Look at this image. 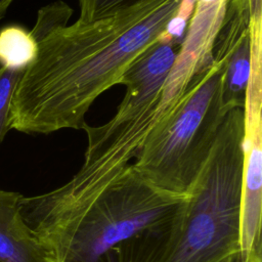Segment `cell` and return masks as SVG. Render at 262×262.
I'll use <instances>...</instances> for the list:
<instances>
[{
	"label": "cell",
	"mask_w": 262,
	"mask_h": 262,
	"mask_svg": "<svg viewBox=\"0 0 262 262\" xmlns=\"http://www.w3.org/2000/svg\"><path fill=\"white\" fill-rule=\"evenodd\" d=\"M180 3L142 0L107 17L61 24L34 36L37 55L16 85L9 129L29 134L81 129L94 100L164 38Z\"/></svg>",
	"instance_id": "6da1fadb"
},
{
	"label": "cell",
	"mask_w": 262,
	"mask_h": 262,
	"mask_svg": "<svg viewBox=\"0 0 262 262\" xmlns=\"http://www.w3.org/2000/svg\"><path fill=\"white\" fill-rule=\"evenodd\" d=\"M189 196L156 188L132 167L87 189L62 185L24 196L19 213L46 262H113V251L132 236L170 222Z\"/></svg>",
	"instance_id": "7a4b0ae2"
},
{
	"label": "cell",
	"mask_w": 262,
	"mask_h": 262,
	"mask_svg": "<svg viewBox=\"0 0 262 262\" xmlns=\"http://www.w3.org/2000/svg\"><path fill=\"white\" fill-rule=\"evenodd\" d=\"M243 107L225 115L183 210L124 241L114 262H222L239 254Z\"/></svg>",
	"instance_id": "3957f363"
},
{
	"label": "cell",
	"mask_w": 262,
	"mask_h": 262,
	"mask_svg": "<svg viewBox=\"0 0 262 262\" xmlns=\"http://www.w3.org/2000/svg\"><path fill=\"white\" fill-rule=\"evenodd\" d=\"M222 92L223 64L213 60L196 77L178 110L142 143L132 167L146 182L189 196L229 111Z\"/></svg>",
	"instance_id": "277c9868"
},
{
	"label": "cell",
	"mask_w": 262,
	"mask_h": 262,
	"mask_svg": "<svg viewBox=\"0 0 262 262\" xmlns=\"http://www.w3.org/2000/svg\"><path fill=\"white\" fill-rule=\"evenodd\" d=\"M180 44L164 38L147 49L120 80L126 93L116 115L100 126L83 123L81 129L87 135L83 168L121 172L133 163L151 131L152 115Z\"/></svg>",
	"instance_id": "5b68a950"
},
{
	"label": "cell",
	"mask_w": 262,
	"mask_h": 262,
	"mask_svg": "<svg viewBox=\"0 0 262 262\" xmlns=\"http://www.w3.org/2000/svg\"><path fill=\"white\" fill-rule=\"evenodd\" d=\"M223 19L224 13L217 6L195 5L179 51L164 81L152 115L151 131L178 110L196 77L212 63L214 44Z\"/></svg>",
	"instance_id": "8992f818"
},
{
	"label": "cell",
	"mask_w": 262,
	"mask_h": 262,
	"mask_svg": "<svg viewBox=\"0 0 262 262\" xmlns=\"http://www.w3.org/2000/svg\"><path fill=\"white\" fill-rule=\"evenodd\" d=\"M262 118L244 119L237 262H262Z\"/></svg>",
	"instance_id": "52a82bcc"
},
{
	"label": "cell",
	"mask_w": 262,
	"mask_h": 262,
	"mask_svg": "<svg viewBox=\"0 0 262 262\" xmlns=\"http://www.w3.org/2000/svg\"><path fill=\"white\" fill-rule=\"evenodd\" d=\"M213 60L223 64V104L228 110L243 107L250 74V27L232 26L220 32Z\"/></svg>",
	"instance_id": "ba28073f"
},
{
	"label": "cell",
	"mask_w": 262,
	"mask_h": 262,
	"mask_svg": "<svg viewBox=\"0 0 262 262\" xmlns=\"http://www.w3.org/2000/svg\"><path fill=\"white\" fill-rule=\"evenodd\" d=\"M21 194L0 188V262H46L19 213Z\"/></svg>",
	"instance_id": "9c48e42d"
},
{
	"label": "cell",
	"mask_w": 262,
	"mask_h": 262,
	"mask_svg": "<svg viewBox=\"0 0 262 262\" xmlns=\"http://www.w3.org/2000/svg\"><path fill=\"white\" fill-rule=\"evenodd\" d=\"M37 41L30 31L19 25L0 29V66L26 70L35 59Z\"/></svg>",
	"instance_id": "30bf717a"
},
{
	"label": "cell",
	"mask_w": 262,
	"mask_h": 262,
	"mask_svg": "<svg viewBox=\"0 0 262 262\" xmlns=\"http://www.w3.org/2000/svg\"><path fill=\"white\" fill-rule=\"evenodd\" d=\"M25 70L0 68V144L4 140L8 127L9 108L16 85L20 80Z\"/></svg>",
	"instance_id": "8fae6325"
},
{
	"label": "cell",
	"mask_w": 262,
	"mask_h": 262,
	"mask_svg": "<svg viewBox=\"0 0 262 262\" xmlns=\"http://www.w3.org/2000/svg\"><path fill=\"white\" fill-rule=\"evenodd\" d=\"M142 0H78L80 15L78 20L90 23L113 15Z\"/></svg>",
	"instance_id": "7c38bea8"
},
{
	"label": "cell",
	"mask_w": 262,
	"mask_h": 262,
	"mask_svg": "<svg viewBox=\"0 0 262 262\" xmlns=\"http://www.w3.org/2000/svg\"><path fill=\"white\" fill-rule=\"evenodd\" d=\"M13 0H0V19L5 15L9 5Z\"/></svg>",
	"instance_id": "4fadbf2b"
},
{
	"label": "cell",
	"mask_w": 262,
	"mask_h": 262,
	"mask_svg": "<svg viewBox=\"0 0 262 262\" xmlns=\"http://www.w3.org/2000/svg\"><path fill=\"white\" fill-rule=\"evenodd\" d=\"M222 262H237V257H230V258H228V259H226Z\"/></svg>",
	"instance_id": "5bb4252c"
}]
</instances>
